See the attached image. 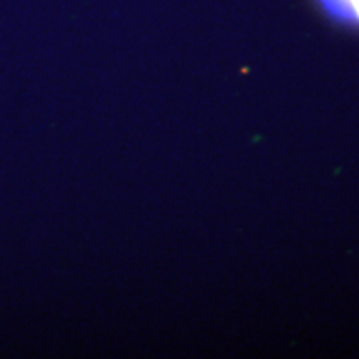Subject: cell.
<instances>
[{"label":"cell","instance_id":"1","mask_svg":"<svg viewBox=\"0 0 359 359\" xmlns=\"http://www.w3.org/2000/svg\"><path fill=\"white\" fill-rule=\"evenodd\" d=\"M330 19L359 29V0H318Z\"/></svg>","mask_w":359,"mask_h":359}]
</instances>
